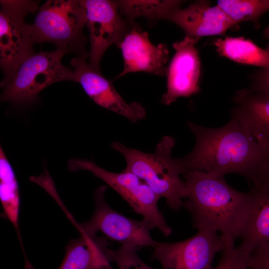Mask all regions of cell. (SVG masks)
Wrapping results in <instances>:
<instances>
[{"instance_id":"cell-1","label":"cell","mask_w":269,"mask_h":269,"mask_svg":"<svg viewBox=\"0 0 269 269\" xmlns=\"http://www.w3.org/2000/svg\"><path fill=\"white\" fill-rule=\"evenodd\" d=\"M195 145L182 158H176L182 174L202 171L221 176L240 174L253 188L268 190L269 156L237 117L219 128H208L188 122Z\"/></svg>"},{"instance_id":"cell-2","label":"cell","mask_w":269,"mask_h":269,"mask_svg":"<svg viewBox=\"0 0 269 269\" xmlns=\"http://www.w3.org/2000/svg\"><path fill=\"white\" fill-rule=\"evenodd\" d=\"M187 195L183 206L191 214L193 226L219 231L235 240L246 229L253 203L252 190L234 189L224 176L202 171L184 175Z\"/></svg>"},{"instance_id":"cell-3","label":"cell","mask_w":269,"mask_h":269,"mask_svg":"<svg viewBox=\"0 0 269 269\" xmlns=\"http://www.w3.org/2000/svg\"><path fill=\"white\" fill-rule=\"evenodd\" d=\"M175 144L173 137H163L156 145L155 151L149 153L128 147L119 142L111 146L121 153L126 161L125 170L142 180L158 196L166 199L173 210H179L184 204L187 190L180 178L182 171L176 158L171 156Z\"/></svg>"},{"instance_id":"cell-4","label":"cell","mask_w":269,"mask_h":269,"mask_svg":"<svg viewBox=\"0 0 269 269\" xmlns=\"http://www.w3.org/2000/svg\"><path fill=\"white\" fill-rule=\"evenodd\" d=\"M85 10L81 0H49L39 7L31 24L33 44L49 42L57 49L88 57L83 34Z\"/></svg>"},{"instance_id":"cell-5","label":"cell","mask_w":269,"mask_h":269,"mask_svg":"<svg viewBox=\"0 0 269 269\" xmlns=\"http://www.w3.org/2000/svg\"><path fill=\"white\" fill-rule=\"evenodd\" d=\"M66 53L56 49L33 53L20 65L11 78L0 84V101L16 106H27L37 100L39 93L48 86L61 81L76 82L73 70L64 66Z\"/></svg>"},{"instance_id":"cell-6","label":"cell","mask_w":269,"mask_h":269,"mask_svg":"<svg viewBox=\"0 0 269 269\" xmlns=\"http://www.w3.org/2000/svg\"><path fill=\"white\" fill-rule=\"evenodd\" d=\"M39 2L31 0L0 1V65L6 82L22 62L34 53L31 24L25 16L38 10Z\"/></svg>"},{"instance_id":"cell-7","label":"cell","mask_w":269,"mask_h":269,"mask_svg":"<svg viewBox=\"0 0 269 269\" xmlns=\"http://www.w3.org/2000/svg\"><path fill=\"white\" fill-rule=\"evenodd\" d=\"M71 171L86 170L102 179L129 204L133 210L141 215L165 236L172 229L167 225L157 206L158 196L140 178L124 169L120 173L107 171L91 161L85 159L71 158L67 164Z\"/></svg>"},{"instance_id":"cell-8","label":"cell","mask_w":269,"mask_h":269,"mask_svg":"<svg viewBox=\"0 0 269 269\" xmlns=\"http://www.w3.org/2000/svg\"><path fill=\"white\" fill-rule=\"evenodd\" d=\"M107 189V186L102 185L95 190L94 214L88 221L79 225L80 232L97 234L99 232L121 245L154 248L157 242L150 235L151 230L154 228L153 225L144 219L128 218L111 208L105 198Z\"/></svg>"},{"instance_id":"cell-9","label":"cell","mask_w":269,"mask_h":269,"mask_svg":"<svg viewBox=\"0 0 269 269\" xmlns=\"http://www.w3.org/2000/svg\"><path fill=\"white\" fill-rule=\"evenodd\" d=\"M222 248L217 232L199 229L182 241L157 242L151 257L160 263L162 269H213V259Z\"/></svg>"},{"instance_id":"cell-10","label":"cell","mask_w":269,"mask_h":269,"mask_svg":"<svg viewBox=\"0 0 269 269\" xmlns=\"http://www.w3.org/2000/svg\"><path fill=\"white\" fill-rule=\"evenodd\" d=\"M85 10L90 49L88 55L91 68L98 71L101 58L108 48L117 45L128 32L116 1L81 0Z\"/></svg>"},{"instance_id":"cell-11","label":"cell","mask_w":269,"mask_h":269,"mask_svg":"<svg viewBox=\"0 0 269 269\" xmlns=\"http://www.w3.org/2000/svg\"><path fill=\"white\" fill-rule=\"evenodd\" d=\"M87 57L78 56L71 61L76 77L86 93L98 105L135 123L146 117L144 108L137 102L127 103L116 91L112 82L100 71L91 67Z\"/></svg>"},{"instance_id":"cell-12","label":"cell","mask_w":269,"mask_h":269,"mask_svg":"<svg viewBox=\"0 0 269 269\" xmlns=\"http://www.w3.org/2000/svg\"><path fill=\"white\" fill-rule=\"evenodd\" d=\"M199 40L185 36L173 43L175 53L168 69L167 90L162 96V104L168 106L180 97H190L200 91L201 62L195 46Z\"/></svg>"},{"instance_id":"cell-13","label":"cell","mask_w":269,"mask_h":269,"mask_svg":"<svg viewBox=\"0 0 269 269\" xmlns=\"http://www.w3.org/2000/svg\"><path fill=\"white\" fill-rule=\"evenodd\" d=\"M117 45L122 51L124 69L117 78L139 71L160 76L167 75V47L164 43L153 44L149 40L147 32L141 31L134 25Z\"/></svg>"},{"instance_id":"cell-14","label":"cell","mask_w":269,"mask_h":269,"mask_svg":"<svg viewBox=\"0 0 269 269\" xmlns=\"http://www.w3.org/2000/svg\"><path fill=\"white\" fill-rule=\"evenodd\" d=\"M169 20L182 28L186 36L199 38L206 36L224 35L235 25L217 5L208 0H197L187 7L178 8L168 17Z\"/></svg>"},{"instance_id":"cell-15","label":"cell","mask_w":269,"mask_h":269,"mask_svg":"<svg viewBox=\"0 0 269 269\" xmlns=\"http://www.w3.org/2000/svg\"><path fill=\"white\" fill-rule=\"evenodd\" d=\"M232 100L231 113L269 156V95L247 88L236 91Z\"/></svg>"},{"instance_id":"cell-16","label":"cell","mask_w":269,"mask_h":269,"mask_svg":"<svg viewBox=\"0 0 269 269\" xmlns=\"http://www.w3.org/2000/svg\"><path fill=\"white\" fill-rule=\"evenodd\" d=\"M81 236L67 245L58 269H96L109 264L107 238L81 232Z\"/></svg>"},{"instance_id":"cell-17","label":"cell","mask_w":269,"mask_h":269,"mask_svg":"<svg viewBox=\"0 0 269 269\" xmlns=\"http://www.w3.org/2000/svg\"><path fill=\"white\" fill-rule=\"evenodd\" d=\"M253 199L251 212L239 246L251 254L260 246L269 243V191L252 188Z\"/></svg>"},{"instance_id":"cell-18","label":"cell","mask_w":269,"mask_h":269,"mask_svg":"<svg viewBox=\"0 0 269 269\" xmlns=\"http://www.w3.org/2000/svg\"><path fill=\"white\" fill-rule=\"evenodd\" d=\"M214 45L222 57L238 63L269 69V51L250 39L244 37H226L216 39Z\"/></svg>"},{"instance_id":"cell-19","label":"cell","mask_w":269,"mask_h":269,"mask_svg":"<svg viewBox=\"0 0 269 269\" xmlns=\"http://www.w3.org/2000/svg\"><path fill=\"white\" fill-rule=\"evenodd\" d=\"M0 200L6 218L19 234V194L13 169L0 147Z\"/></svg>"},{"instance_id":"cell-20","label":"cell","mask_w":269,"mask_h":269,"mask_svg":"<svg viewBox=\"0 0 269 269\" xmlns=\"http://www.w3.org/2000/svg\"><path fill=\"white\" fill-rule=\"evenodd\" d=\"M116 2L120 13L133 24L134 19L141 16L167 19L174 11L180 8L183 1L121 0Z\"/></svg>"},{"instance_id":"cell-21","label":"cell","mask_w":269,"mask_h":269,"mask_svg":"<svg viewBox=\"0 0 269 269\" xmlns=\"http://www.w3.org/2000/svg\"><path fill=\"white\" fill-rule=\"evenodd\" d=\"M217 3L235 25L251 21L259 28L261 16L269 11V0H219Z\"/></svg>"},{"instance_id":"cell-22","label":"cell","mask_w":269,"mask_h":269,"mask_svg":"<svg viewBox=\"0 0 269 269\" xmlns=\"http://www.w3.org/2000/svg\"><path fill=\"white\" fill-rule=\"evenodd\" d=\"M223 248L220 259L217 266L213 269H245L248 267L249 259L251 256L236 247L235 239L221 235L220 237Z\"/></svg>"},{"instance_id":"cell-23","label":"cell","mask_w":269,"mask_h":269,"mask_svg":"<svg viewBox=\"0 0 269 269\" xmlns=\"http://www.w3.org/2000/svg\"><path fill=\"white\" fill-rule=\"evenodd\" d=\"M141 249L133 245H121L117 250L108 249L110 262L115 263L118 269H153L139 258L137 252Z\"/></svg>"},{"instance_id":"cell-24","label":"cell","mask_w":269,"mask_h":269,"mask_svg":"<svg viewBox=\"0 0 269 269\" xmlns=\"http://www.w3.org/2000/svg\"><path fill=\"white\" fill-rule=\"evenodd\" d=\"M248 267L251 269H269V243L262 244L252 252Z\"/></svg>"},{"instance_id":"cell-25","label":"cell","mask_w":269,"mask_h":269,"mask_svg":"<svg viewBox=\"0 0 269 269\" xmlns=\"http://www.w3.org/2000/svg\"><path fill=\"white\" fill-rule=\"evenodd\" d=\"M251 90L269 95V69H260L249 74Z\"/></svg>"},{"instance_id":"cell-26","label":"cell","mask_w":269,"mask_h":269,"mask_svg":"<svg viewBox=\"0 0 269 269\" xmlns=\"http://www.w3.org/2000/svg\"><path fill=\"white\" fill-rule=\"evenodd\" d=\"M263 35L264 37L267 39L269 41L267 46L266 48V50H269V25L265 29L263 32Z\"/></svg>"},{"instance_id":"cell-27","label":"cell","mask_w":269,"mask_h":269,"mask_svg":"<svg viewBox=\"0 0 269 269\" xmlns=\"http://www.w3.org/2000/svg\"><path fill=\"white\" fill-rule=\"evenodd\" d=\"M96 269H112L110 264L102 266Z\"/></svg>"},{"instance_id":"cell-28","label":"cell","mask_w":269,"mask_h":269,"mask_svg":"<svg viewBox=\"0 0 269 269\" xmlns=\"http://www.w3.org/2000/svg\"><path fill=\"white\" fill-rule=\"evenodd\" d=\"M268 189L269 190V181L268 184Z\"/></svg>"},{"instance_id":"cell-29","label":"cell","mask_w":269,"mask_h":269,"mask_svg":"<svg viewBox=\"0 0 269 269\" xmlns=\"http://www.w3.org/2000/svg\"><path fill=\"white\" fill-rule=\"evenodd\" d=\"M245 269H250V268H249L247 267V268H246Z\"/></svg>"},{"instance_id":"cell-30","label":"cell","mask_w":269,"mask_h":269,"mask_svg":"<svg viewBox=\"0 0 269 269\" xmlns=\"http://www.w3.org/2000/svg\"><path fill=\"white\" fill-rule=\"evenodd\" d=\"M268 51H269V50H268Z\"/></svg>"}]
</instances>
